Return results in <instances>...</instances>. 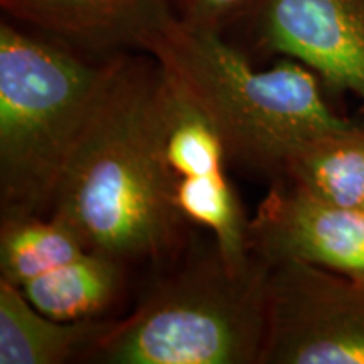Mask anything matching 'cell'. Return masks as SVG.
Returning <instances> with one entry per match:
<instances>
[{
    "instance_id": "6da1fadb",
    "label": "cell",
    "mask_w": 364,
    "mask_h": 364,
    "mask_svg": "<svg viewBox=\"0 0 364 364\" xmlns=\"http://www.w3.org/2000/svg\"><path fill=\"white\" fill-rule=\"evenodd\" d=\"M162 70L124 56L59 186L51 216L88 252L159 272L194 240L181 215L159 144Z\"/></svg>"
},
{
    "instance_id": "7a4b0ae2",
    "label": "cell",
    "mask_w": 364,
    "mask_h": 364,
    "mask_svg": "<svg viewBox=\"0 0 364 364\" xmlns=\"http://www.w3.org/2000/svg\"><path fill=\"white\" fill-rule=\"evenodd\" d=\"M140 51L206 113L230 162L272 182L282 179L300 145L353 125L327 105L311 68L284 58L257 70L223 34L191 26L176 12L150 31Z\"/></svg>"
},
{
    "instance_id": "3957f363",
    "label": "cell",
    "mask_w": 364,
    "mask_h": 364,
    "mask_svg": "<svg viewBox=\"0 0 364 364\" xmlns=\"http://www.w3.org/2000/svg\"><path fill=\"white\" fill-rule=\"evenodd\" d=\"M127 53L95 59L0 22V220L49 218Z\"/></svg>"
},
{
    "instance_id": "277c9868",
    "label": "cell",
    "mask_w": 364,
    "mask_h": 364,
    "mask_svg": "<svg viewBox=\"0 0 364 364\" xmlns=\"http://www.w3.org/2000/svg\"><path fill=\"white\" fill-rule=\"evenodd\" d=\"M270 263L243 270L215 240L193 243L154 279L134 311L113 321L88 364H258Z\"/></svg>"
},
{
    "instance_id": "5b68a950",
    "label": "cell",
    "mask_w": 364,
    "mask_h": 364,
    "mask_svg": "<svg viewBox=\"0 0 364 364\" xmlns=\"http://www.w3.org/2000/svg\"><path fill=\"white\" fill-rule=\"evenodd\" d=\"M258 364H364L363 287L311 263H273Z\"/></svg>"
},
{
    "instance_id": "8992f818",
    "label": "cell",
    "mask_w": 364,
    "mask_h": 364,
    "mask_svg": "<svg viewBox=\"0 0 364 364\" xmlns=\"http://www.w3.org/2000/svg\"><path fill=\"white\" fill-rule=\"evenodd\" d=\"M260 260H297L364 280V215L338 206L287 179L272 182L248 228Z\"/></svg>"
},
{
    "instance_id": "52a82bcc",
    "label": "cell",
    "mask_w": 364,
    "mask_h": 364,
    "mask_svg": "<svg viewBox=\"0 0 364 364\" xmlns=\"http://www.w3.org/2000/svg\"><path fill=\"white\" fill-rule=\"evenodd\" d=\"M248 17L258 48L364 105V0H258Z\"/></svg>"
},
{
    "instance_id": "ba28073f",
    "label": "cell",
    "mask_w": 364,
    "mask_h": 364,
    "mask_svg": "<svg viewBox=\"0 0 364 364\" xmlns=\"http://www.w3.org/2000/svg\"><path fill=\"white\" fill-rule=\"evenodd\" d=\"M12 22L95 56L142 49L171 0H0Z\"/></svg>"
},
{
    "instance_id": "9c48e42d",
    "label": "cell",
    "mask_w": 364,
    "mask_h": 364,
    "mask_svg": "<svg viewBox=\"0 0 364 364\" xmlns=\"http://www.w3.org/2000/svg\"><path fill=\"white\" fill-rule=\"evenodd\" d=\"M113 321L115 317L56 321L0 279V364L85 363Z\"/></svg>"
},
{
    "instance_id": "30bf717a",
    "label": "cell",
    "mask_w": 364,
    "mask_h": 364,
    "mask_svg": "<svg viewBox=\"0 0 364 364\" xmlns=\"http://www.w3.org/2000/svg\"><path fill=\"white\" fill-rule=\"evenodd\" d=\"M130 268L100 253L81 257L36 277L21 292L44 316L56 321H86L107 317L124 295Z\"/></svg>"
},
{
    "instance_id": "8fae6325",
    "label": "cell",
    "mask_w": 364,
    "mask_h": 364,
    "mask_svg": "<svg viewBox=\"0 0 364 364\" xmlns=\"http://www.w3.org/2000/svg\"><path fill=\"white\" fill-rule=\"evenodd\" d=\"M282 179L364 215V129L349 125L307 140L289 157Z\"/></svg>"
},
{
    "instance_id": "7c38bea8",
    "label": "cell",
    "mask_w": 364,
    "mask_h": 364,
    "mask_svg": "<svg viewBox=\"0 0 364 364\" xmlns=\"http://www.w3.org/2000/svg\"><path fill=\"white\" fill-rule=\"evenodd\" d=\"M85 252L75 231L54 218L0 220V279L17 289Z\"/></svg>"
},
{
    "instance_id": "4fadbf2b",
    "label": "cell",
    "mask_w": 364,
    "mask_h": 364,
    "mask_svg": "<svg viewBox=\"0 0 364 364\" xmlns=\"http://www.w3.org/2000/svg\"><path fill=\"white\" fill-rule=\"evenodd\" d=\"M258 0H171L176 16L191 26L223 34L252 14Z\"/></svg>"
},
{
    "instance_id": "5bb4252c",
    "label": "cell",
    "mask_w": 364,
    "mask_h": 364,
    "mask_svg": "<svg viewBox=\"0 0 364 364\" xmlns=\"http://www.w3.org/2000/svg\"><path fill=\"white\" fill-rule=\"evenodd\" d=\"M358 284H359V285H361V287H363V289H364V280H363V282H358Z\"/></svg>"
}]
</instances>
